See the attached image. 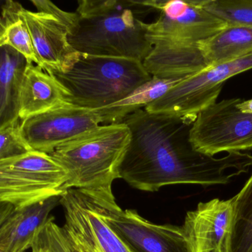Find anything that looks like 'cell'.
<instances>
[{"mask_svg":"<svg viewBox=\"0 0 252 252\" xmlns=\"http://www.w3.org/2000/svg\"><path fill=\"white\" fill-rule=\"evenodd\" d=\"M95 110L67 104L22 121L20 132L29 147L42 153L73 141L101 126Z\"/></svg>","mask_w":252,"mask_h":252,"instance_id":"11","label":"cell"},{"mask_svg":"<svg viewBox=\"0 0 252 252\" xmlns=\"http://www.w3.org/2000/svg\"><path fill=\"white\" fill-rule=\"evenodd\" d=\"M237 108L243 113H252V99L243 100L237 104Z\"/></svg>","mask_w":252,"mask_h":252,"instance_id":"24","label":"cell"},{"mask_svg":"<svg viewBox=\"0 0 252 252\" xmlns=\"http://www.w3.org/2000/svg\"><path fill=\"white\" fill-rule=\"evenodd\" d=\"M20 2L6 0L2 5L0 20V47L9 46L23 54L29 63L39 66L30 32L22 17Z\"/></svg>","mask_w":252,"mask_h":252,"instance_id":"19","label":"cell"},{"mask_svg":"<svg viewBox=\"0 0 252 252\" xmlns=\"http://www.w3.org/2000/svg\"><path fill=\"white\" fill-rule=\"evenodd\" d=\"M197 5L228 26L252 29V0H196Z\"/></svg>","mask_w":252,"mask_h":252,"instance_id":"21","label":"cell"},{"mask_svg":"<svg viewBox=\"0 0 252 252\" xmlns=\"http://www.w3.org/2000/svg\"><path fill=\"white\" fill-rule=\"evenodd\" d=\"M230 252H252V174L233 197Z\"/></svg>","mask_w":252,"mask_h":252,"instance_id":"20","label":"cell"},{"mask_svg":"<svg viewBox=\"0 0 252 252\" xmlns=\"http://www.w3.org/2000/svg\"><path fill=\"white\" fill-rule=\"evenodd\" d=\"M67 98L65 90L54 76L33 63H28L20 94V120L67 104Z\"/></svg>","mask_w":252,"mask_h":252,"instance_id":"14","label":"cell"},{"mask_svg":"<svg viewBox=\"0 0 252 252\" xmlns=\"http://www.w3.org/2000/svg\"><path fill=\"white\" fill-rule=\"evenodd\" d=\"M64 214L63 225L76 252H104L91 229L82 206L79 191L66 190L61 196Z\"/></svg>","mask_w":252,"mask_h":252,"instance_id":"18","label":"cell"},{"mask_svg":"<svg viewBox=\"0 0 252 252\" xmlns=\"http://www.w3.org/2000/svg\"><path fill=\"white\" fill-rule=\"evenodd\" d=\"M182 79H160L153 76L144 85L138 87L128 96L115 104L95 110L102 119V123H121L131 113L145 108L169 92Z\"/></svg>","mask_w":252,"mask_h":252,"instance_id":"17","label":"cell"},{"mask_svg":"<svg viewBox=\"0 0 252 252\" xmlns=\"http://www.w3.org/2000/svg\"><path fill=\"white\" fill-rule=\"evenodd\" d=\"M33 151L20 132V122L0 128V160L20 157Z\"/></svg>","mask_w":252,"mask_h":252,"instance_id":"23","label":"cell"},{"mask_svg":"<svg viewBox=\"0 0 252 252\" xmlns=\"http://www.w3.org/2000/svg\"><path fill=\"white\" fill-rule=\"evenodd\" d=\"M31 2L37 11L23 6L20 13L30 32L39 67L45 71H67L81 54L68 41L77 14L63 11L48 0Z\"/></svg>","mask_w":252,"mask_h":252,"instance_id":"9","label":"cell"},{"mask_svg":"<svg viewBox=\"0 0 252 252\" xmlns=\"http://www.w3.org/2000/svg\"><path fill=\"white\" fill-rule=\"evenodd\" d=\"M130 137L129 128L122 122L101 125L50 153L67 172L64 191L74 189L94 195L115 197L112 186L120 178L119 167Z\"/></svg>","mask_w":252,"mask_h":252,"instance_id":"4","label":"cell"},{"mask_svg":"<svg viewBox=\"0 0 252 252\" xmlns=\"http://www.w3.org/2000/svg\"><path fill=\"white\" fill-rule=\"evenodd\" d=\"M122 122L131 137L119 177L136 189L154 192L175 184L224 185L252 166L248 153L218 158L196 150L190 139L193 123L181 118L141 109Z\"/></svg>","mask_w":252,"mask_h":252,"instance_id":"1","label":"cell"},{"mask_svg":"<svg viewBox=\"0 0 252 252\" xmlns=\"http://www.w3.org/2000/svg\"><path fill=\"white\" fill-rule=\"evenodd\" d=\"M243 99L228 98L199 113L191 126L190 139L196 150L208 156L252 150V113H243Z\"/></svg>","mask_w":252,"mask_h":252,"instance_id":"10","label":"cell"},{"mask_svg":"<svg viewBox=\"0 0 252 252\" xmlns=\"http://www.w3.org/2000/svg\"><path fill=\"white\" fill-rule=\"evenodd\" d=\"M46 72L65 90L69 104L89 110L124 99L153 78L138 60L85 54L67 71Z\"/></svg>","mask_w":252,"mask_h":252,"instance_id":"5","label":"cell"},{"mask_svg":"<svg viewBox=\"0 0 252 252\" xmlns=\"http://www.w3.org/2000/svg\"><path fill=\"white\" fill-rule=\"evenodd\" d=\"M61 203V196L23 207L1 203L0 252H26Z\"/></svg>","mask_w":252,"mask_h":252,"instance_id":"13","label":"cell"},{"mask_svg":"<svg viewBox=\"0 0 252 252\" xmlns=\"http://www.w3.org/2000/svg\"><path fill=\"white\" fill-rule=\"evenodd\" d=\"M252 69V52L234 61L211 66L182 79L144 110L150 113L181 118L193 123L199 113L217 102L228 79Z\"/></svg>","mask_w":252,"mask_h":252,"instance_id":"7","label":"cell"},{"mask_svg":"<svg viewBox=\"0 0 252 252\" xmlns=\"http://www.w3.org/2000/svg\"><path fill=\"white\" fill-rule=\"evenodd\" d=\"M156 11L150 0H80L69 42L80 54L143 63L153 49L144 19Z\"/></svg>","mask_w":252,"mask_h":252,"instance_id":"3","label":"cell"},{"mask_svg":"<svg viewBox=\"0 0 252 252\" xmlns=\"http://www.w3.org/2000/svg\"><path fill=\"white\" fill-rule=\"evenodd\" d=\"M198 47L209 67L230 63L252 52V29L227 26Z\"/></svg>","mask_w":252,"mask_h":252,"instance_id":"16","label":"cell"},{"mask_svg":"<svg viewBox=\"0 0 252 252\" xmlns=\"http://www.w3.org/2000/svg\"><path fill=\"white\" fill-rule=\"evenodd\" d=\"M85 194L103 220L131 252H191L182 226L153 223L136 211L122 209L115 197Z\"/></svg>","mask_w":252,"mask_h":252,"instance_id":"8","label":"cell"},{"mask_svg":"<svg viewBox=\"0 0 252 252\" xmlns=\"http://www.w3.org/2000/svg\"><path fill=\"white\" fill-rule=\"evenodd\" d=\"M78 191L91 229L102 250L104 252H132L99 216L89 197L85 193Z\"/></svg>","mask_w":252,"mask_h":252,"instance_id":"22","label":"cell"},{"mask_svg":"<svg viewBox=\"0 0 252 252\" xmlns=\"http://www.w3.org/2000/svg\"><path fill=\"white\" fill-rule=\"evenodd\" d=\"M0 48V128H2L20 120V94L29 62L11 47Z\"/></svg>","mask_w":252,"mask_h":252,"instance_id":"15","label":"cell"},{"mask_svg":"<svg viewBox=\"0 0 252 252\" xmlns=\"http://www.w3.org/2000/svg\"><path fill=\"white\" fill-rule=\"evenodd\" d=\"M232 221L233 197L199 203L182 226L191 252H230Z\"/></svg>","mask_w":252,"mask_h":252,"instance_id":"12","label":"cell"},{"mask_svg":"<svg viewBox=\"0 0 252 252\" xmlns=\"http://www.w3.org/2000/svg\"><path fill=\"white\" fill-rule=\"evenodd\" d=\"M159 11L147 24V37L153 49L143 62L152 76L184 79L209 67L199 42L216 34L227 25L197 5L196 0H150Z\"/></svg>","mask_w":252,"mask_h":252,"instance_id":"2","label":"cell"},{"mask_svg":"<svg viewBox=\"0 0 252 252\" xmlns=\"http://www.w3.org/2000/svg\"><path fill=\"white\" fill-rule=\"evenodd\" d=\"M67 180L65 169L48 153L33 150L0 160V201L19 208L62 196Z\"/></svg>","mask_w":252,"mask_h":252,"instance_id":"6","label":"cell"}]
</instances>
